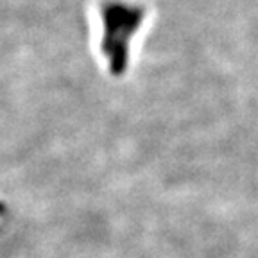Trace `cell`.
Returning <instances> with one entry per match:
<instances>
[{
    "instance_id": "1",
    "label": "cell",
    "mask_w": 258,
    "mask_h": 258,
    "mask_svg": "<svg viewBox=\"0 0 258 258\" xmlns=\"http://www.w3.org/2000/svg\"><path fill=\"white\" fill-rule=\"evenodd\" d=\"M144 16V9L117 0L102 6V22H104L102 50L108 56L113 74H122L125 70L129 40L142 24Z\"/></svg>"
}]
</instances>
